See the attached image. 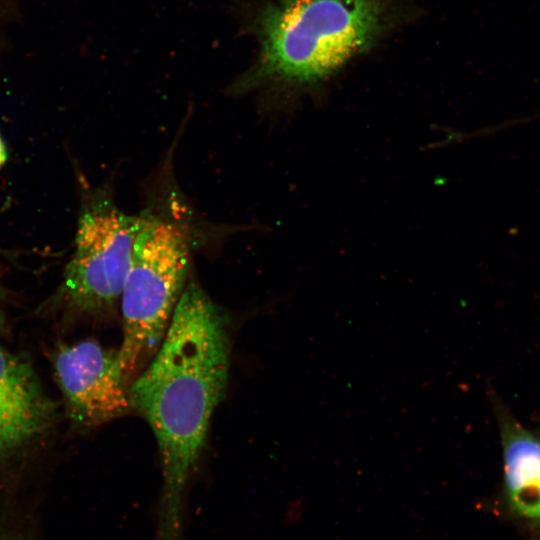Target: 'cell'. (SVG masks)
Returning a JSON list of instances; mask_svg holds the SVG:
<instances>
[{"mask_svg":"<svg viewBox=\"0 0 540 540\" xmlns=\"http://www.w3.org/2000/svg\"><path fill=\"white\" fill-rule=\"evenodd\" d=\"M229 368L225 315L189 281L157 351L129 386L131 410L148 423L160 453V540L181 537L184 491L224 398Z\"/></svg>","mask_w":540,"mask_h":540,"instance_id":"obj_1","label":"cell"},{"mask_svg":"<svg viewBox=\"0 0 540 540\" xmlns=\"http://www.w3.org/2000/svg\"><path fill=\"white\" fill-rule=\"evenodd\" d=\"M392 0H272L256 18L260 52L235 89L304 91L371 48L391 24Z\"/></svg>","mask_w":540,"mask_h":540,"instance_id":"obj_2","label":"cell"},{"mask_svg":"<svg viewBox=\"0 0 540 540\" xmlns=\"http://www.w3.org/2000/svg\"><path fill=\"white\" fill-rule=\"evenodd\" d=\"M188 268L184 229L146 216L133 244L120 299L123 340L118 357L129 384L157 351L186 286Z\"/></svg>","mask_w":540,"mask_h":540,"instance_id":"obj_3","label":"cell"},{"mask_svg":"<svg viewBox=\"0 0 540 540\" xmlns=\"http://www.w3.org/2000/svg\"><path fill=\"white\" fill-rule=\"evenodd\" d=\"M146 215L127 214L99 189L83 199L73 254L55 293L44 304L63 319L96 317L120 302L134 241Z\"/></svg>","mask_w":540,"mask_h":540,"instance_id":"obj_4","label":"cell"},{"mask_svg":"<svg viewBox=\"0 0 540 540\" xmlns=\"http://www.w3.org/2000/svg\"><path fill=\"white\" fill-rule=\"evenodd\" d=\"M49 358L72 428L87 432L131 411L118 351L86 339L58 343Z\"/></svg>","mask_w":540,"mask_h":540,"instance_id":"obj_5","label":"cell"},{"mask_svg":"<svg viewBox=\"0 0 540 540\" xmlns=\"http://www.w3.org/2000/svg\"><path fill=\"white\" fill-rule=\"evenodd\" d=\"M56 410L30 361L0 345V460L45 435Z\"/></svg>","mask_w":540,"mask_h":540,"instance_id":"obj_6","label":"cell"},{"mask_svg":"<svg viewBox=\"0 0 540 540\" xmlns=\"http://www.w3.org/2000/svg\"><path fill=\"white\" fill-rule=\"evenodd\" d=\"M503 456L504 490L512 512L540 529V437L489 392Z\"/></svg>","mask_w":540,"mask_h":540,"instance_id":"obj_7","label":"cell"},{"mask_svg":"<svg viewBox=\"0 0 540 540\" xmlns=\"http://www.w3.org/2000/svg\"><path fill=\"white\" fill-rule=\"evenodd\" d=\"M7 158H8L7 147L0 133V168H2V166L6 163Z\"/></svg>","mask_w":540,"mask_h":540,"instance_id":"obj_8","label":"cell"},{"mask_svg":"<svg viewBox=\"0 0 540 540\" xmlns=\"http://www.w3.org/2000/svg\"><path fill=\"white\" fill-rule=\"evenodd\" d=\"M0 299H1V297H0ZM4 322H5L4 314H3V310H2L1 305H0V331L3 328Z\"/></svg>","mask_w":540,"mask_h":540,"instance_id":"obj_9","label":"cell"}]
</instances>
